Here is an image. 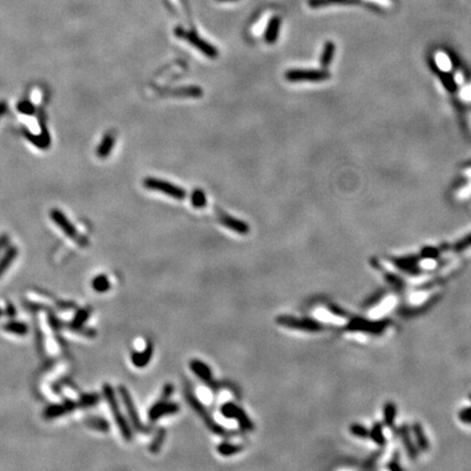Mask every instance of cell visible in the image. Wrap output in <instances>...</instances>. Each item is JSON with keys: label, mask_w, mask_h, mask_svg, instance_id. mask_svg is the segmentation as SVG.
I'll list each match as a JSON object with an SVG mask.
<instances>
[{"label": "cell", "mask_w": 471, "mask_h": 471, "mask_svg": "<svg viewBox=\"0 0 471 471\" xmlns=\"http://www.w3.org/2000/svg\"><path fill=\"white\" fill-rule=\"evenodd\" d=\"M434 61H436L437 67L442 72H448V71H451L453 68L451 58H449L448 55L443 52L436 53V56H434Z\"/></svg>", "instance_id": "30"}, {"label": "cell", "mask_w": 471, "mask_h": 471, "mask_svg": "<svg viewBox=\"0 0 471 471\" xmlns=\"http://www.w3.org/2000/svg\"><path fill=\"white\" fill-rule=\"evenodd\" d=\"M6 113V106L5 104H0V117Z\"/></svg>", "instance_id": "46"}, {"label": "cell", "mask_w": 471, "mask_h": 471, "mask_svg": "<svg viewBox=\"0 0 471 471\" xmlns=\"http://www.w3.org/2000/svg\"><path fill=\"white\" fill-rule=\"evenodd\" d=\"M329 310L331 311V312L334 313L335 315H338V316H342V317H347L348 314L346 311L344 309H342L340 307L336 306V304H330V306L328 307Z\"/></svg>", "instance_id": "40"}, {"label": "cell", "mask_w": 471, "mask_h": 471, "mask_svg": "<svg viewBox=\"0 0 471 471\" xmlns=\"http://www.w3.org/2000/svg\"><path fill=\"white\" fill-rule=\"evenodd\" d=\"M50 217H52V221L57 225L58 228H59L68 238L78 242H81V237H80V234L76 229L75 225L68 220V217L62 212L58 211V209H54V211L50 213Z\"/></svg>", "instance_id": "12"}, {"label": "cell", "mask_w": 471, "mask_h": 471, "mask_svg": "<svg viewBox=\"0 0 471 471\" xmlns=\"http://www.w3.org/2000/svg\"><path fill=\"white\" fill-rule=\"evenodd\" d=\"M100 397L98 394H83L80 400L77 402L78 403V407L81 408H89L93 407L99 403Z\"/></svg>", "instance_id": "32"}, {"label": "cell", "mask_w": 471, "mask_h": 471, "mask_svg": "<svg viewBox=\"0 0 471 471\" xmlns=\"http://www.w3.org/2000/svg\"><path fill=\"white\" fill-rule=\"evenodd\" d=\"M470 194H471V184L468 185L465 188H462V189L459 191V197L460 198H468Z\"/></svg>", "instance_id": "42"}, {"label": "cell", "mask_w": 471, "mask_h": 471, "mask_svg": "<svg viewBox=\"0 0 471 471\" xmlns=\"http://www.w3.org/2000/svg\"><path fill=\"white\" fill-rule=\"evenodd\" d=\"M89 317H90L89 309H86V308L80 309L70 323L71 330H74L75 332H80V333H82L83 331H89L83 328L84 323L89 320Z\"/></svg>", "instance_id": "19"}, {"label": "cell", "mask_w": 471, "mask_h": 471, "mask_svg": "<svg viewBox=\"0 0 471 471\" xmlns=\"http://www.w3.org/2000/svg\"><path fill=\"white\" fill-rule=\"evenodd\" d=\"M185 397H186L188 404L190 405V407L195 412H197V415L202 419V421L204 422L207 429L212 433L216 434V436L224 437V438H231L235 436L236 434L235 431L226 430L223 425H221L220 423H217L215 421L214 418L212 417L211 414H209L205 406L199 401V398L193 394V392L190 388L187 387L185 389Z\"/></svg>", "instance_id": "1"}, {"label": "cell", "mask_w": 471, "mask_h": 471, "mask_svg": "<svg viewBox=\"0 0 471 471\" xmlns=\"http://www.w3.org/2000/svg\"><path fill=\"white\" fill-rule=\"evenodd\" d=\"M419 261L420 258L417 257H404V258H397L392 261V263L397 267L398 270L408 274V275H419L421 273V270L419 267Z\"/></svg>", "instance_id": "14"}, {"label": "cell", "mask_w": 471, "mask_h": 471, "mask_svg": "<svg viewBox=\"0 0 471 471\" xmlns=\"http://www.w3.org/2000/svg\"><path fill=\"white\" fill-rule=\"evenodd\" d=\"M173 389H175V387H173L172 384H170V383L166 384V385L163 387V390H162L161 400L169 401V398L171 397V395H172V393H173Z\"/></svg>", "instance_id": "39"}, {"label": "cell", "mask_w": 471, "mask_h": 471, "mask_svg": "<svg viewBox=\"0 0 471 471\" xmlns=\"http://www.w3.org/2000/svg\"><path fill=\"white\" fill-rule=\"evenodd\" d=\"M369 439H371L379 446H384L386 444V438L383 432V424L381 422L373 423L370 429V437H369Z\"/></svg>", "instance_id": "27"}, {"label": "cell", "mask_w": 471, "mask_h": 471, "mask_svg": "<svg viewBox=\"0 0 471 471\" xmlns=\"http://www.w3.org/2000/svg\"><path fill=\"white\" fill-rule=\"evenodd\" d=\"M243 445L242 444H237V443H231L229 441H224L222 443L217 445V452H219L220 455L224 456V457H230V456H234L238 453H240L243 451Z\"/></svg>", "instance_id": "20"}, {"label": "cell", "mask_w": 471, "mask_h": 471, "mask_svg": "<svg viewBox=\"0 0 471 471\" xmlns=\"http://www.w3.org/2000/svg\"><path fill=\"white\" fill-rule=\"evenodd\" d=\"M387 468L390 469V470H393V471H395V470H403V467L400 465V463H398L397 460L389 461Z\"/></svg>", "instance_id": "43"}, {"label": "cell", "mask_w": 471, "mask_h": 471, "mask_svg": "<svg viewBox=\"0 0 471 471\" xmlns=\"http://www.w3.org/2000/svg\"><path fill=\"white\" fill-rule=\"evenodd\" d=\"M91 285H92L93 291H94V292H96V293H98V294L107 293V292L111 289V287H112V284H111L110 279H108V277L106 276V275H104V274L97 275V276L94 277V278L92 279Z\"/></svg>", "instance_id": "25"}, {"label": "cell", "mask_w": 471, "mask_h": 471, "mask_svg": "<svg viewBox=\"0 0 471 471\" xmlns=\"http://www.w3.org/2000/svg\"><path fill=\"white\" fill-rule=\"evenodd\" d=\"M18 257V249L16 247H9L0 259V277L9 269L13 261Z\"/></svg>", "instance_id": "22"}, {"label": "cell", "mask_w": 471, "mask_h": 471, "mask_svg": "<svg viewBox=\"0 0 471 471\" xmlns=\"http://www.w3.org/2000/svg\"><path fill=\"white\" fill-rule=\"evenodd\" d=\"M276 323L282 328L291 330H299L310 333H317L325 329V325L311 317H297L293 315H280L276 318Z\"/></svg>", "instance_id": "3"}, {"label": "cell", "mask_w": 471, "mask_h": 471, "mask_svg": "<svg viewBox=\"0 0 471 471\" xmlns=\"http://www.w3.org/2000/svg\"><path fill=\"white\" fill-rule=\"evenodd\" d=\"M471 247V234L468 235L467 237L465 238H462L460 239V240L458 242H456L455 245H454V250L455 251H463V250H466L468 248Z\"/></svg>", "instance_id": "37"}, {"label": "cell", "mask_w": 471, "mask_h": 471, "mask_svg": "<svg viewBox=\"0 0 471 471\" xmlns=\"http://www.w3.org/2000/svg\"><path fill=\"white\" fill-rule=\"evenodd\" d=\"M9 239L7 236H2L0 237V252H2L7 244H8Z\"/></svg>", "instance_id": "44"}, {"label": "cell", "mask_w": 471, "mask_h": 471, "mask_svg": "<svg viewBox=\"0 0 471 471\" xmlns=\"http://www.w3.org/2000/svg\"><path fill=\"white\" fill-rule=\"evenodd\" d=\"M458 419L466 424H471V407H466L459 411Z\"/></svg>", "instance_id": "38"}, {"label": "cell", "mask_w": 471, "mask_h": 471, "mask_svg": "<svg viewBox=\"0 0 471 471\" xmlns=\"http://www.w3.org/2000/svg\"><path fill=\"white\" fill-rule=\"evenodd\" d=\"M411 427H412V433H414L415 442H416L418 448L422 452L429 451L430 442H429V439H427L425 436V432L423 430V426L421 425V423L415 422Z\"/></svg>", "instance_id": "18"}, {"label": "cell", "mask_w": 471, "mask_h": 471, "mask_svg": "<svg viewBox=\"0 0 471 471\" xmlns=\"http://www.w3.org/2000/svg\"><path fill=\"white\" fill-rule=\"evenodd\" d=\"M78 407V403L74 401H66L62 404H53L48 406V407L43 412V417L46 420H54L59 417L72 412Z\"/></svg>", "instance_id": "13"}, {"label": "cell", "mask_w": 471, "mask_h": 471, "mask_svg": "<svg viewBox=\"0 0 471 471\" xmlns=\"http://www.w3.org/2000/svg\"><path fill=\"white\" fill-rule=\"evenodd\" d=\"M86 424L94 430H97L100 432H108L111 429L110 422L107 420L99 418V417H90L86 420Z\"/></svg>", "instance_id": "31"}, {"label": "cell", "mask_w": 471, "mask_h": 471, "mask_svg": "<svg viewBox=\"0 0 471 471\" xmlns=\"http://www.w3.org/2000/svg\"><path fill=\"white\" fill-rule=\"evenodd\" d=\"M219 220L225 227L235 231V233H237V234L247 235L250 231V227H249V225L247 223L242 222V221L238 220V219H235V217L230 216V215H228L226 213L220 212Z\"/></svg>", "instance_id": "15"}, {"label": "cell", "mask_w": 471, "mask_h": 471, "mask_svg": "<svg viewBox=\"0 0 471 471\" xmlns=\"http://www.w3.org/2000/svg\"><path fill=\"white\" fill-rule=\"evenodd\" d=\"M144 187L150 190L159 191L170 198L177 199V200H184L187 197V192L185 189L180 187L172 185L168 181H165L157 178H147L143 183Z\"/></svg>", "instance_id": "8"}, {"label": "cell", "mask_w": 471, "mask_h": 471, "mask_svg": "<svg viewBox=\"0 0 471 471\" xmlns=\"http://www.w3.org/2000/svg\"><path fill=\"white\" fill-rule=\"evenodd\" d=\"M466 175H467L468 177H471V168H469V169L466 170Z\"/></svg>", "instance_id": "47"}, {"label": "cell", "mask_w": 471, "mask_h": 471, "mask_svg": "<svg viewBox=\"0 0 471 471\" xmlns=\"http://www.w3.org/2000/svg\"><path fill=\"white\" fill-rule=\"evenodd\" d=\"M396 416H397L396 405L393 402L385 403V405H384V407H383L384 424H385L387 427H389V429H393V427L395 426Z\"/></svg>", "instance_id": "21"}, {"label": "cell", "mask_w": 471, "mask_h": 471, "mask_svg": "<svg viewBox=\"0 0 471 471\" xmlns=\"http://www.w3.org/2000/svg\"><path fill=\"white\" fill-rule=\"evenodd\" d=\"M166 434H167V433H166V430L163 429V427H161V429L157 430L155 437H154L153 440H152L150 447H149L151 453H153V454H158L159 453V451L162 449L163 444L165 442Z\"/></svg>", "instance_id": "29"}, {"label": "cell", "mask_w": 471, "mask_h": 471, "mask_svg": "<svg viewBox=\"0 0 471 471\" xmlns=\"http://www.w3.org/2000/svg\"><path fill=\"white\" fill-rule=\"evenodd\" d=\"M4 330L12 335L25 336L28 333V326L20 321H10L4 325Z\"/></svg>", "instance_id": "24"}, {"label": "cell", "mask_w": 471, "mask_h": 471, "mask_svg": "<svg viewBox=\"0 0 471 471\" xmlns=\"http://www.w3.org/2000/svg\"><path fill=\"white\" fill-rule=\"evenodd\" d=\"M384 276H385V280L388 282L389 285H392L393 287H396V288H404L405 287V281L403 278H401L400 276H398V275L394 274V273H390V272H386L385 274H384Z\"/></svg>", "instance_id": "36"}, {"label": "cell", "mask_w": 471, "mask_h": 471, "mask_svg": "<svg viewBox=\"0 0 471 471\" xmlns=\"http://www.w3.org/2000/svg\"><path fill=\"white\" fill-rule=\"evenodd\" d=\"M221 414L227 419H234L238 422L240 429L245 431V432H250L255 430V424L250 420L249 416L245 414V411L238 406L237 404L233 402H228L222 405L221 407Z\"/></svg>", "instance_id": "6"}, {"label": "cell", "mask_w": 471, "mask_h": 471, "mask_svg": "<svg viewBox=\"0 0 471 471\" xmlns=\"http://www.w3.org/2000/svg\"><path fill=\"white\" fill-rule=\"evenodd\" d=\"M103 396L108 404V407H110L112 411V414L115 419V422L116 424H117L122 438H124L127 442L132 441L133 439L132 427L130 426L125 415L120 411L118 398L117 396H116L115 390L112 387V385H110V384L106 383L103 385Z\"/></svg>", "instance_id": "2"}, {"label": "cell", "mask_w": 471, "mask_h": 471, "mask_svg": "<svg viewBox=\"0 0 471 471\" xmlns=\"http://www.w3.org/2000/svg\"><path fill=\"white\" fill-rule=\"evenodd\" d=\"M179 410L180 406L177 403H171L169 401H164L159 398L154 405H152V407L148 412V416L150 421L155 422L165 416L177 414Z\"/></svg>", "instance_id": "10"}, {"label": "cell", "mask_w": 471, "mask_h": 471, "mask_svg": "<svg viewBox=\"0 0 471 471\" xmlns=\"http://www.w3.org/2000/svg\"><path fill=\"white\" fill-rule=\"evenodd\" d=\"M114 146H115V135H113L112 133H107L103 137V140H101L100 144L98 146L97 155L101 158L107 157L112 152Z\"/></svg>", "instance_id": "26"}, {"label": "cell", "mask_w": 471, "mask_h": 471, "mask_svg": "<svg viewBox=\"0 0 471 471\" xmlns=\"http://www.w3.org/2000/svg\"><path fill=\"white\" fill-rule=\"evenodd\" d=\"M118 393L120 395L122 403H124V405H125L128 418L130 420V422H131L133 429L136 430L137 432H141V433H150L152 431V427L148 426L147 424H144L141 421V418H140L139 414H137V410H136V407L134 405L133 398H132L131 394H130L128 388L126 386H124V385H120L118 387Z\"/></svg>", "instance_id": "5"}, {"label": "cell", "mask_w": 471, "mask_h": 471, "mask_svg": "<svg viewBox=\"0 0 471 471\" xmlns=\"http://www.w3.org/2000/svg\"><path fill=\"white\" fill-rule=\"evenodd\" d=\"M330 72L315 69H293L286 72L285 78L289 82H321L329 80Z\"/></svg>", "instance_id": "7"}, {"label": "cell", "mask_w": 471, "mask_h": 471, "mask_svg": "<svg viewBox=\"0 0 471 471\" xmlns=\"http://www.w3.org/2000/svg\"><path fill=\"white\" fill-rule=\"evenodd\" d=\"M190 369L191 371L197 375L202 382H204L209 388L213 390L219 389V383L215 381L211 368H209L205 362L198 359H193L190 361Z\"/></svg>", "instance_id": "11"}, {"label": "cell", "mask_w": 471, "mask_h": 471, "mask_svg": "<svg viewBox=\"0 0 471 471\" xmlns=\"http://www.w3.org/2000/svg\"><path fill=\"white\" fill-rule=\"evenodd\" d=\"M389 323V320L371 321L364 317H353L346 325V330L348 332H361L370 335H381L388 328Z\"/></svg>", "instance_id": "4"}, {"label": "cell", "mask_w": 471, "mask_h": 471, "mask_svg": "<svg viewBox=\"0 0 471 471\" xmlns=\"http://www.w3.org/2000/svg\"><path fill=\"white\" fill-rule=\"evenodd\" d=\"M349 431L353 437L359 439H369V437H370V429H368L367 426L360 423L351 424L349 427Z\"/></svg>", "instance_id": "34"}, {"label": "cell", "mask_w": 471, "mask_h": 471, "mask_svg": "<svg viewBox=\"0 0 471 471\" xmlns=\"http://www.w3.org/2000/svg\"><path fill=\"white\" fill-rule=\"evenodd\" d=\"M176 35L178 36V38L185 39L186 41L189 42L192 46H194L195 48L199 49L200 52H202V54H204L205 56H207L209 58H215V57H217V55H219V53H217V49L214 46H212L211 44H208V43L205 42L204 40H202L201 38H199L197 33L187 32V31L183 30V28H177Z\"/></svg>", "instance_id": "9"}, {"label": "cell", "mask_w": 471, "mask_h": 471, "mask_svg": "<svg viewBox=\"0 0 471 471\" xmlns=\"http://www.w3.org/2000/svg\"><path fill=\"white\" fill-rule=\"evenodd\" d=\"M400 437H401V440L403 442L406 452H407L408 457L411 459H416L419 454V448L416 444V442L411 438L410 429L407 424L402 425V427L400 429Z\"/></svg>", "instance_id": "17"}, {"label": "cell", "mask_w": 471, "mask_h": 471, "mask_svg": "<svg viewBox=\"0 0 471 471\" xmlns=\"http://www.w3.org/2000/svg\"><path fill=\"white\" fill-rule=\"evenodd\" d=\"M454 81H456L457 83H461L463 81V77L459 74V72H457L456 76L454 77Z\"/></svg>", "instance_id": "45"}, {"label": "cell", "mask_w": 471, "mask_h": 471, "mask_svg": "<svg viewBox=\"0 0 471 471\" xmlns=\"http://www.w3.org/2000/svg\"><path fill=\"white\" fill-rule=\"evenodd\" d=\"M153 352H154L153 343L149 340L142 351H133L131 353L132 365L135 368H139V369L146 368L151 362V359L152 357H153Z\"/></svg>", "instance_id": "16"}, {"label": "cell", "mask_w": 471, "mask_h": 471, "mask_svg": "<svg viewBox=\"0 0 471 471\" xmlns=\"http://www.w3.org/2000/svg\"><path fill=\"white\" fill-rule=\"evenodd\" d=\"M335 54V45L333 42H328L323 49V53L320 58V63L323 68H328L333 61Z\"/></svg>", "instance_id": "28"}, {"label": "cell", "mask_w": 471, "mask_h": 471, "mask_svg": "<svg viewBox=\"0 0 471 471\" xmlns=\"http://www.w3.org/2000/svg\"><path fill=\"white\" fill-rule=\"evenodd\" d=\"M280 30V19L277 17H274L269 24H267V27L265 30V35L264 39L267 43L270 44H273V43L277 40L278 38V33Z\"/></svg>", "instance_id": "23"}, {"label": "cell", "mask_w": 471, "mask_h": 471, "mask_svg": "<svg viewBox=\"0 0 471 471\" xmlns=\"http://www.w3.org/2000/svg\"><path fill=\"white\" fill-rule=\"evenodd\" d=\"M191 204L195 208H203L207 204L206 195L201 189H195L191 194Z\"/></svg>", "instance_id": "33"}, {"label": "cell", "mask_w": 471, "mask_h": 471, "mask_svg": "<svg viewBox=\"0 0 471 471\" xmlns=\"http://www.w3.org/2000/svg\"><path fill=\"white\" fill-rule=\"evenodd\" d=\"M440 257V251L434 247H425L420 252V260L433 261Z\"/></svg>", "instance_id": "35"}, {"label": "cell", "mask_w": 471, "mask_h": 471, "mask_svg": "<svg viewBox=\"0 0 471 471\" xmlns=\"http://www.w3.org/2000/svg\"><path fill=\"white\" fill-rule=\"evenodd\" d=\"M460 96H461L462 99H465L467 101L471 100V85H468V86H466V88H463L461 90Z\"/></svg>", "instance_id": "41"}]
</instances>
